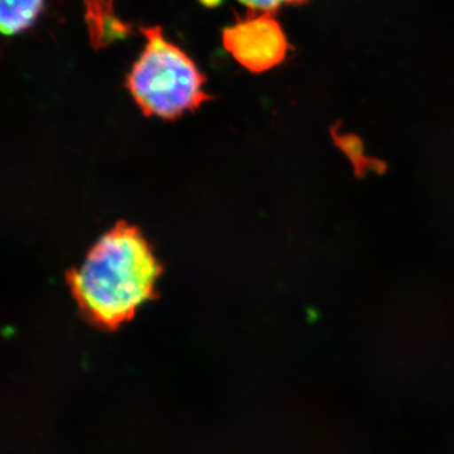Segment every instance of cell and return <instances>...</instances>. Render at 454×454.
I'll use <instances>...</instances> for the list:
<instances>
[{
    "instance_id": "1",
    "label": "cell",
    "mask_w": 454,
    "mask_h": 454,
    "mask_svg": "<svg viewBox=\"0 0 454 454\" xmlns=\"http://www.w3.org/2000/svg\"><path fill=\"white\" fill-rule=\"evenodd\" d=\"M163 267L138 227L119 221L98 239L79 269L66 274L73 297L91 324L114 330L157 297Z\"/></svg>"
},
{
    "instance_id": "2",
    "label": "cell",
    "mask_w": 454,
    "mask_h": 454,
    "mask_svg": "<svg viewBox=\"0 0 454 454\" xmlns=\"http://www.w3.org/2000/svg\"><path fill=\"white\" fill-rule=\"evenodd\" d=\"M145 46L131 67L128 90L145 116L175 121L211 97L195 62L164 37L160 27L143 28Z\"/></svg>"
},
{
    "instance_id": "3",
    "label": "cell",
    "mask_w": 454,
    "mask_h": 454,
    "mask_svg": "<svg viewBox=\"0 0 454 454\" xmlns=\"http://www.w3.org/2000/svg\"><path fill=\"white\" fill-rule=\"evenodd\" d=\"M223 46L247 70L264 73L283 61L286 35L271 13H254L223 31Z\"/></svg>"
},
{
    "instance_id": "4",
    "label": "cell",
    "mask_w": 454,
    "mask_h": 454,
    "mask_svg": "<svg viewBox=\"0 0 454 454\" xmlns=\"http://www.w3.org/2000/svg\"><path fill=\"white\" fill-rule=\"evenodd\" d=\"M43 0H2L0 26L7 35H17L29 28L40 16Z\"/></svg>"
},
{
    "instance_id": "5",
    "label": "cell",
    "mask_w": 454,
    "mask_h": 454,
    "mask_svg": "<svg viewBox=\"0 0 454 454\" xmlns=\"http://www.w3.org/2000/svg\"><path fill=\"white\" fill-rule=\"evenodd\" d=\"M239 2L253 11L254 13H271L283 5L293 4L300 0H239Z\"/></svg>"
},
{
    "instance_id": "6",
    "label": "cell",
    "mask_w": 454,
    "mask_h": 454,
    "mask_svg": "<svg viewBox=\"0 0 454 454\" xmlns=\"http://www.w3.org/2000/svg\"><path fill=\"white\" fill-rule=\"evenodd\" d=\"M201 2L208 7H215V5L219 4L220 0H201Z\"/></svg>"
}]
</instances>
